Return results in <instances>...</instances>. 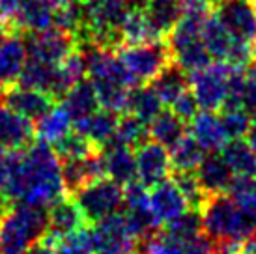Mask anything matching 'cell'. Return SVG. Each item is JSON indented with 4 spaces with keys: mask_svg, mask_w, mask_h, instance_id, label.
Returning <instances> with one entry per match:
<instances>
[{
    "mask_svg": "<svg viewBox=\"0 0 256 254\" xmlns=\"http://www.w3.org/2000/svg\"><path fill=\"white\" fill-rule=\"evenodd\" d=\"M243 108L256 122V66L245 70V84H243Z\"/></svg>",
    "mask_w": 256,
    "mask_h": 254,
    "instance_id": "cell-41",
    "label": "cell"
},
{
    "mask_svg": "<svg viewBox=\"0 0 256 254\" xmlns=\"http://www.w3.org/2000/svg\"><path fill=\"white\" fill-rule=\"evenodd\" d=\"M52 243L56 245L58 254H96V245H94L90 228H80L77 232L64 236V238L52 241Z\"/></svg>",
    "mask_w": 256,
    "mask_h": 254,
    "instance_id": "cell-38",
    "label": "cell"
},
{
    "mask_svg": "<svg viewBox=\"0 0 256 254\" xmlns=\"http://www.w3.org/2000/svg\"><path fill=\"white\" fill-rule=\"evenodd\" d=\"M168 108H172V110L178 114L182 120L187 122V124H189V122H191L200 110L198 103H196V99H194V96H192L191 90H189V92H185L182 98L176 99Z\"/></svg>",
    "mask_w": 256,
    "mask_h": 254,
    "instance_id": "cell-42",
    "label": "cell"
},
{
    "mask_svg": "<svg viewBox=\"0 0 256 254\" xmlns=\"http://www.w3.org/2000/svg\"><path fill=\"white\" fill-rule=\"evenodd\" d=\"M24 0H0V21L4 22L6 26L12 24L14 17L17 15L19 8L22 6Z\"/></svg>",
    "mask_w": 256,
    "mask_h": 254,
    "instance_id": "cell-43",
    "label": "cell"
},
{
    "mask_svg": "<svg viewBox=\"0 0 256 254\" xmlns=\"http://www.w3.org/2000/svg\"><path fill=\"white\" fill-rule=\"evenodd\" d=\"M86 224H88V220L84 219L77 200L64 196L50 206L49 230L45 234V238L50 241H56L64 236H70V234L84 228Z\"/></svg>",
    "mask_w": 256,
    "mask_h": 254,
    "instance_id": "cell-18",
    "label": "cell"
},
{
    "mask_svg": "<svg viewBox=\"0 0 256 254\" xmlns=\"http://www.w3.org/2000/svg\"><path fill=\"white\" fill-rule=\"evenodd\" d=\"M10 178L4 196L10 204L50 208L66 196L62 161L45 140H34L28 148L10 152Z\"/></svg>",
    "mask_w": 256,
    "mask_h": 254,
    "instance_id": "cell-1",
    "label": "cell"
},
{
    "mask_svg": "<svg viewBox=\"0 0 256 254\" xmlns=\"http://www.w3.org/2000/svg\"><path fill=\"white\" fill-rule=\"evenodd\" d=\"M168 152H170L172 170H182V172L196 170L200 161L206 156L204 148L192 138L191 134H185L184 138L176 142Z\"/></svg>",
    "mask_w": 256,
    "mask_h": 254,
    "instance_id": "cell-33",
    "label": "cell"
},
{
    "mask_svg": "<svg viewBox=\"0 0 256 254\" xmlns=\"http://www.w3.org/2000/svg\"><path fill=\"white\" fill-rule=\"evenodd\" d=\"M105 162L101 152H94L90 156L80 159H68L62 161V180L66 185V192L75 194L84 185L92 184L100 178H105Z\"/></svg>",
    "mask_w": 256,
    "mask_h": 254,
    "instance_id": "cell-17",
    "label": "cell"
},
{
    "mask_svg": "<svg viewBox=\"0 0 256 254\" xmlns=\"http://www.w3.org/2000/svg\"><path fill=\"white\" fill-rule=\"evenodd\" d=\"M36 140L34 122L12 110L10 106L0 105V150L17 152L28 148Z\"/></svg>",
    "mask_w": 256,
    "mask_h": 254,
    "instance_id": "cell-15",
    "label": "cell"
},
{
    "mask_svg": "<svg viewBox=\"0 0 256 254\" xmlns=\"http://www.w3.org/2000/svg\"><path fill=\"white\" fill-rule=\"evenodd\" d=\"M56 4L50 0H24L12 21V28L21 32H42L54 24Z\"/></svg>",
    "mask_w": 256,
    "mask_h": 254,
    "instance_id": "cell-24",
    "label": "cell"
},
{
    "mask_svg": "<svg viewBox=\"0 0 256 254\" xmlns=\"http://www.w3.org/2000/svg\"><path fill=\"white\" fill-rule=\"evenodd\" d=\"M194 174H196L200 187L204 189L208 196L226 192L232 180H234V174H232V170H230L220 152H208L196 166Z\"/></svg>",
    "mask_w": 256,
    "mask_h": 254,
    "instance_id": "cell-19",
    "label": "cell"
},
{
    "mask_svg": "<svg viewBox=\"0 0 256 254\" xmlns=\"http://www.w3.org/2000/svg\"><path fill=\"white\" fill-rule=\"evenodd\" d=\"M226 194L245 212L256 213V176H234Z\"/></svg>",
    "mask_w": 256,
    "mask_h": 254,
    "instance_id": "cell-36",
    "label": "cell"
},
{
    "mask_svg": "<svg viewBox=\"0 0 256 254\" xmlns=\"http://www.w3.org/2000/svg\"><path fill=\"white\" fill-rule=\"evenodd\" d=\"M220 120H222V126H224L228 140H236V138L247 136L250 126H252V122H254L245 108L220 110Z\"/></svg>",
    "mask_w": 256,
    "mask_h": 254,
    "instance_id": "cell-40",
    "label": "cell"
},
{
    "mask_svg": "<svg viewBox=\"0 0 256 254\" xmlns=\"http://www.w3.org/2000/svg\"><path fill=\"white\" fill-rule=\"evenodd\" d=\"M204 234L214 241L243 243L256 234V213L245 212L226 192L212 194L202 206Z\"/></svg>",
    "mask_w": 256,
    "mask_h": 254,
    "instance_id": "cell-3",
    "label": "cell"
},
{
    "mask_svg": "<svg viewBox=\"0 0 256 254\" xmlns=\"http://www.w3.org/2000/svg\"><path fill=\"white\" fill-rule=\"evenodd\" d=\"M148 194L150 208H152V213L157 219L159 226L170 222L172 219H176L184 212L189 210L187 198L172 178H166L154 187H150Z\"/></svg>",
    "mask_w": 256,
    "mask_h": 254,
    "instance_id": "cell-14",
    "label": "cell"
},
{
    "mask_svg": "<svg viewBox=\"0 0 256 254\" xmlns=\"http://www.w3.org/2000/svg\"><path fill=\"white\" fill-rule=\"evenodd\" d=\"M232 66L226 62H210L200 70L189 71V88L202 110H220L228 96Z\"/></svg>",
    "mask_w": 256,
    "mask_h": 254,
    "instance_id": "cell-7",
    "label": "cell"
},
{
    "mask_svg": "<svg viewBox=\"0 0 256 254\" xmlns=\"http://www.w3.org/2000/svg\"><path fill=\"white\" fill-rule=\"evenodd\" d=\"M240 254H256V234L254 236H250L249 240L243 241Z\"/></svg>",
    "mask_w": 256,
    "mask_h": 254,
    "instance_id": "cell-46",
    "label": "cell"
},
{
    "mask_svg": "<svg viewBox=\"0 0 256 254\" xmlns=\"http://www.w3.org/2000/svg\"><path fill=\"white\" fill-rule=\"evenodd\" d=\"M212 12L234 40L256 43V8L252 0H215Z\"/></svg>",
    "mask_w": 256,
    "mask_h": 254,
    "instance_id": "cell-9",
    "label": "cell"
},
{
    "mask_svg": "<svg viewBox=\"0 0 256 254\" xmlns=\"http://www.w3.org/2000/svg\"><path fill=\"white\" fill-rule=\"evenodd\" d=\"M60 103L70 112L73 122H77L80 118L88 116V114L96 112L101 106L98 92H96V88H94L90 78H80L78 82H75L66 92L64 98L60 99Z\"/></svg>",
    "mask_w": 256,
    "mask_h": 254,
    "instance_id": "cell-26",
    "label": "cell"
},
{
    "mask_svg": "<svg viewBox=\"0 0 256 254\" xmlns=\"http://www.w3.org/2000/svg\"><path fill=\"white\" fill-rule=\"evenodd\" d=\"M2 152H4V150H0V154H2Z\"/></svg>",
    "mask_w": 256,
    "mask_h": 254,
    "instance_id": "cell-52",
    "label": "cell"
},
{
    "mask_svg": "<svg viewBox=\"0 0 256 254\" xmlns=\"http://www.w3.org/2000/svg\"><path fill=\"white\" fill-rule=\"evenodd\" d=\"M187 129H189L187 122L182 120L172 108H164L150 124V138L170 150L187 134Z\"/></svg>",
    "mask_w": 256,
    "mask_h": 254,
    "instance_id": "cell-27",
    "label": "cell"
},
{
    "mask_svg": "<svg viewBox=\"0 0 256 254\" xmlns=\"http://www.w3.org/2000/svg\"><path fill=\"white\" fill-rule=\"evenodd\" d=\"M122 40H124V45H138V43L154 42L156 40V36L152 32V28H150L146 17H144L142 8H133L131 10L128 21H126L124 28H122Z\"/></svg>",
    "mask_w": 256,
    "mask_h": 254,
    "instance_id": "cell-35",
    "label": "cell"
},
{
    "mask_svg": "<svg viewBox=\"0 0 256 254\" xmlns=\"http://www.w3.org/2000/svg\"><path fill=\"white\" fill-rule=\"evenodd\" d=\"M96 254H105V252H96Z\"/></svg>",
    "mask_w": 256,
    "mask_h": 254,
    "instance_id": "cell-51",
    "label": "cell"
},
{
    "mask_svg": "<svg viewBox=\"0 0 256 254\" xmlns=\"http://www.w3.org/2000/svg\"><path fill=\"white\" fill-rule=\"evenodd\" d=\"M92 238L96 252L105 254H135L140 240L131 232L124 213H114L92 224Z\"/></svg>",
    "mask_w": 256,
    "mask_h": 254,
    "instance_id": "cell-8",
    "label": "cell"
},
{
    "mask_svg": "<svg viewBox=\"0 0 256 254\" xmlns=\"http://www.w3.org/2000/svg\"><path fill=\"white\" fill-rule=\"evenodd\" d=\"M135 254H217L215 241L206 236H192L182 238L164 232L163 228L154 232L152 236L140 240L138 250Z\"/></svg>",
    "mask_w": 256,
    "mask_h": 254,
    "instance_id": "cell-10",
    "label": "cell"
},
{
    "mask_svg": "<svg viewBox=\"0 0 256 254\" xmlns=\"http://www.w3.org/2000/svg\"><path fill=\"white\" fill-rule=\"evenodd\" d=\"M189 133L204 148V152H220L228 142L226 131L220 120V114L215 110H200L189 122Z\"/></svg>",
    "mask_w": 256,
    "mask_h": 254,
    "instance_id": "cell-22",
    "label": "cell"
},
{
    "mask_svg": "<svg viewBox=\"0 0 256 254\" xmlns=\"http://www.w3.org/2000/svg\"><path fill=\"white\" fill-rule=\"evenodd\" d=\"M220 154L234 176H256V156L247 140L243 138L228 140L222 146Z\"/></svg>",
    "mask_w": 256,
    "mask_h": 254,
    "instance_id": "cell-31",
    "label": "cell"
},
{
    "mask_svg": "<svg viewBox=\"0 0 256 254\" xmlns=\"http://www.w3.org/2000/svg\"><path fill=\"white\" fill-rule=\"evenodd\" d=\"M24 40H26V49H28L30 58L54 64V66L62 64L77 49V42H75L73 34L54 28V26L42 30V32H26Z\"/></svg>",
    "mask_w": 256,
    "mask_h": 254,
    "instance_id": "cell-11",
    "label": "cell"
},
{
    "mask_svg": "<svg viewBox=\"0 0 256 254\" xmlns=\"http://www.w3.org/2000/svg\"><path fill=\"white\" fill-rule=\"evenodd\" d=\"M52 148L56 152V156L60 157V161H68V159H80V157H86L98 152V148L94 146V142L90 138H86L82 133H78L77 129L75 131H70V133L62 136L58 142L52 144Z\"/></svg>",
    "mask_w": 256,
    "mask_h": 254,
    "instance_id": "cell-34",
    "label": "cell"
},
{
    "mask_svg": "<svg viewBox=\"0 0 256 254\" xmlns=\"http://www.w3.org/2000/svg\"><path fill=\"white\" fill-rule=\"evenodd\" d=\"M150 84L156 88L157 96L161 98L164 106H170L176 99L191 90L189 88V71H185L174 60L166 64Z\"/></svg>",
    "mask_w": 256,
    "mask_h": 254,
    "instance_id": "cell-25",
    "label": "cell"
},
{
    "mask_svg": "<svg viewBox=\"0 0 256 254\" xmlns=\"http://www.w3.org/2000/svg\"><path fill=\"white\" fill-rule=\"evenodd\" d=\"M52 4H56V6H62V4H66V2H70V0H50Z\"/></svg>",
    "mask_w": 256,
    "mask_h": 254,
    "instance_id": "cell-49",
    "label": "cell"
},
{
    "mask_svg": "<svg viewBox=\"0 0 256 254\" xmlns=\"http://www.w3.org/2000/svg\"><path fill=\"white\" fill-rule=\"evenodd\" d=\"M105 162V174L120 185L136 182V156L135 150L122 144H108L100 150Z\"/></svg>",
    "mask_w": 256,
    "mask_h": 254,
    "instance_id": "cell-23",
    "label": "cell"
},
{
    "mask_svg": "<svg viewBox=\"0 0 256 254\" xmlns=\"http://www.w3.org/2000/svg\"><path fill=\"white\" fill-rule=\"evenodd\" d=\"M252 52H254V66H256V43H254V47H252Z\"/></svg>",
    "mask_w": 256,
    "mask_h": 254,
    "instance_id": "cell-50",
    "label": "cell"
},
{
    "mask_svg": "<svg viewBox=\"0 0 256 254\" xmlns=\"http://www.w3.org/2000/svg\"><path fill=\"white\" fill-rule=\"evenodd\" d=\"M2 103L10 106L12 110H15V112L30 118L32 122H38L43 114L49 112L58 101L49 94L42 92V90L15 84L2 92Z\"/></svg>",
    "mask_w": 256,
    "mask_h": 254,
    "instance_id": "cell-16",
    "label": "cell"
},
{
    "mask_svg": "<svg viewBox=\"0 0 256 254\" xmlns=\"http://www.w3.org/2000/svg\"><path fill=\"white\" fill-rule=\"evenodd\" d=\"M28 60L24 32L8 26L0 32V90L12 88L19 82Z\"/></svg>",
    "mask_w": 256,
    "mask_h": 254,
    "instance_id": "cell-12",
    "label": "cell"
},
{
    "mask_svg": "<svg viewBox=\"0 0 256 254\" xmlns=\"http://www.w3.org/2000/svg\"><path fill=\"white\" fill-rule=\"evenodd\" d=\"M118 54L136 80V84L152 82L159 75V71L166 64L172 62L166 40H154V42L138 43V45H124L118 49Z\"/></svg>",
    "mask_w": 256,
    "mask_h": 254,
    "instance_id": "cell-6",
    "label": "cell"
},
{
    "mask_svg": "<svg viewBox=\"0 0 256 254\" xmlns=\"http://www.w3.org/2000/svg\"><path fill=\"white\" fill-rule=\"evenodd\" d=\"M202 42H204L210 56L214 60L226 62L228 52H230L236 40L230 36L226 26L214 14H210L204 21V26H202Z\"/></svg>",
    "mask_w": 256,
    "mask_h": 254,
    "instance_id": "cell-29",
    "label": "cell"
},
{
    "mask_svg": "<svg viewBox=\"0 0 256 254\" xmlns=\"http://www.w3.org/2000/svg\"><path fill=\"white\" fill-rule=\"evenodd\" d=\"M163 110V101L157 96L156 88L146 82V84H136L129 90L128 103H126V112L135 114L146 124H152V120Z\"/></svg>",
    "mask_w": 256,
    "mask_h": 254,
    "instance_id": "cell-28",
    "label": "cell"
},
{
    "mask_svg": "<svg viewBox=\"0 0 256 254\" xmlns=\"http://www.w3.org/2000/svg\"><path fill=\"white\" fill-rule=\"evenodd\" d=\"M73 120L70 112L64 108V105L58 101L47 114H43L36 124V136L40 140L49 142L50 146L58 142L62 136L72 131Z\"/></svg>",
    "mask_w": 256,
    "mask_h": 254,
    "instance_id": "cell-30",
    "label": "cell"
},
{
    "mask_svg": "<svg viewBox=\"0 0 256 254\" xmlns=\"http://www.w3.org/2000/svg\"><path fill=\"white\" fill-rule=\"evenodd\" d=\"M24 254H58V250H56V245L52 241L43 238L42 241H38L36 245H32Z\"/></svg>",
    "mask_w": 256,
    "mask_h": 254,
    "instance_id": "cell-45",
    "label": "cell"
},
{
    "mask_svg": "<svg viewBox=\"0 0 256 254\" xmlns=\"http://www.w3.org/2000/svg\"><path fill=\"white\" fill-rule=\"evenodd\" d=\"M72 196L77 200L88 224H94L108 215L118 213L124 208V185L105 176L84 185Z\"/></svg>",
    "mask_w": 256,
    "mask_h": 254,
    "instance_id": "cell-5",
    "label": "cell"
},
{
    "mask_svg": "<svg viewBox=\"0 0 256 254\" xmlns=\"http://www.w3.org/2000/svg\"><path fill=\"white\" fill-rule=\"evenodd\" d=\"M164 232L172 234V236H182V238H192V236H200L204 234V224H202V213L198 210H187L180 217L172 219L170 222L163 224Z\"/></svg>",
    "mask_w": 256,
    "mask_h": 254,
    "instance_id": "cell-39",
    "label": "cell"
},
{
    "mask_svg": "<svg viewBox=\"0 0 256 254\" xmlns=\"http://www.w3.org/2000/svg\"><path fill=\"white\" fill-rule=\"evenodd\" d=\"M144 17L156 40H166L185 14L184 0H146L142 6Z\"/></svg>",
    "mask_w": 256,
    "mask_h": 254,
    "instance_id": "cell-20",
    "label": "cell"
},
{
    "mask_svg": "<svg viewBox=\"0 0 256 254\" xmlns=\"http://www.w3.org/2000/svg\"><path fill=\"white\" fill-rule=\"evenodd\" d=\"M133 6H136V8H142L144 4H146V0H129Z\"/></svg>",
    "mask_w": 256,
    "mask_h": 254,
    "instance_id": "cell-48",
    "label": "cell"
},
{
    "mask_svg": "<svg viewBox=\"0 0 256 254\" xmlns=\"http://www.w3.org/2000/svg\"><path fill=\"white\" fill-rule=\"evenodd\" d=\"M210 14V6H185L184 17L166 36L172 60L185 71L200 70L214 60L202 42V26Z\"/></svg>",
    "mask_w": 256,
    "mask_h": 254,
    "instance_id": "cell-4",
    "label": "cell"
},
{
    "mask_svg": "<svg viewBox=\"0 0 256 254\" xmlns=\"http://www.w3.org/2000/svg\"><path fill=\"white\" fill-rule=\"evenodd\" d=\"M10 152H2L0 154V194L4 192L8 184V178H10Z\"/></svg>",
    "mask_w": 256,
    "mask_h": 254,
    "instance_id": "cell-44",
    "label": "cell"
},
{
    "mask_svg": "<svg viewBox=\"0 0 256 254\" xmlns=\"http://www.w3.org/2000/svg\"><path fill=\"white\" fill-rule=\"evenodd\" d=\"M118 122H120V112H114L108 108H98L96 112L73 122V126L78 133H82L86 138H90L96 148L103 150L114 138L116 129H118Z\"/></svg>",
    "mask_w": 256,
    "mask_h": 254,
    "instance_id": "cell-21",
    "label": "cell"
},
{
    "mask_svg": "<svg viewBox=\"0 0 256 254\" xmlns=\"http://www.w3.org/2000/svg\"><path fill=\"white\" fill-rule=\"evenodd\" d=\"M136 156V180L144 187H154L172 174L170 152L163 144L152 140L144 142L135 150Z\"/></svg>",
    "mask_w": 256,
    "mask_h": 254,
    "instance_id": "cell-13",
    "label": "cell"
},
{
    "mask_svg": "<svg viewBox=\"0 0 256 254\" xmlns=\"http://www.w3.org/2000/svg\"><path fill=\"white\" fill-rule=\"evenodd\" d=\"M247 142H249V146L252 148V152H254L256 156V122H252L249 133H247Z\"/></svg>",
    "mask_w": 256,
    "mask_h": 254,
    "instance_id": "cell-47",
    "label": "cell"
},
{
    "mask_svg": "<svg viewBox=\"0 0 256 254\" xmlns=\"http://www.w3.org/2000/svg\"><path fill=\"white\" fill-rule=\"evenodd\" d=\"M150 140V126L140 118H136L135 114L124 112L118 122V129L116 134L110 140V144H122V146H129V148L136 150L142 146L144 142ZM108 146V144H107Z\"/></svg>",
    "mask_w": 256,
    "mask_h": 254,
    "instance_id": "cell-32",
    "label": "cell"
},
{
    "mask_svg": "<svg viewBox=\"0 0 256 254\" xmlns=\"http://www.w3.org/2000/svg\"><path fill=\"white\" fill-rule=\"evenodd\" d=\"M49 230L47 208L12 204L0 219V254H24Z\"/></svg>",
    "mask_w": 256,
    "mask_h": 254,
    "instance_id": "cell-2",
    "label": "cell"
},
{
    "mask_svg": "<svg viewBox=\"0 0 256 254\" xmlns=\"http://www.w3.org/2000/svg\"><path fill=\"white\" fill-rule=\"evenodd\" d=\"M170 178L178 184V187L182 189V192L185 194L187 198V204L191 210H202V206L206 204L208 196L204 189L200 187L198 180H196V174H194V170L191 172H182V170H172Z\"/></svg>",
    "mask_w": 256,
    "mask_h": 254,
    "instance_id": "cell-37",
    "label": "cell"
}]
</instances>
